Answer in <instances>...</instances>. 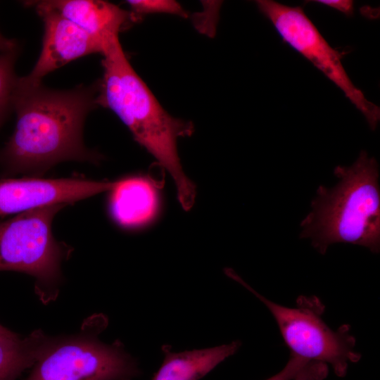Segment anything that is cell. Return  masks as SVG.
<instances>
[{"instance_id":"6da1fadb","label":"cell","mask_w":380,"mask_h":380,"mask_svg":"<svg viewBox=\"0 0 380 380\" xmlns=\"http://www.w3.org/2000/svg\"><path fill=\"white\" fill-rule=\"evenodd\" d=\"M98 89L99 83L53 90L18 77L12 96L15 129L1 156L7 171L37 176L62 161L99 162L101 156L87 148L82 139Z\"/></svg>"},{"instance_id":"7a4b0ae2","label":"cell","mask_w":380,"mask_h":380,"mask_svg":"<svg viewBox=\"0 0 380 380\" xmlns=\"http://www.w3.org/2000/svg\"><path fill=\"white\" fill-rule=\"evenodd\" d=\"M102 66L96 104L114 112L134 139L167 171L181 206L190 210L196 187L182 169L177 141L193 134L192 122L172 117L161 106L132 67L119 39L103 55Z\"/></svg>"},{"instance_id":"3957f363","label":"cell","mask_w":380,"mask_h":380,"mask_svg":"<svg viewBox=\"0 0 380 380\" xmlns=\"http://www.w3.org/2000/svg\"><path fill=\"white\" fill-rule=\"evenodd\" d=\"M338 182L332 188L319 185L312 210L300 222V238L310 239L321 254L336 243L355 244L372 253L380 251L379 167L362 151L350 166L338 165Z\"/></svg>"},{"instance_id":"277c9868","label":"cell","mask_w":380,"mask_h":380,"mask_svg":"<svg viewBox=\"0 0 380 380\" xmlns=\"http://www.w3.org/2000/svg\"><path fill=\"white\" fill-rule=\"evenodd\" d=\"M107 319L99 315L80 332L49 337L27 380H133L140 374L137 361L120 342H101L98 334Z\"/></svg>"},{"instance_id":"5b68a950","label":"cell","mask_w":380,"mask_h":380,"mask_svg":"<svg viewBox=\"0 0 380 380\" xmlns=\"http://www.w3.org/2000/svg\"><path fill=\"white\" fill-rule=\"evenodd\" d=\"M226 274L245 286L269 310L291 354L331 366L336 376H346L350 364L360 360L355 338L348 325L330 328L322 319L324 306L317 297L302 296L289 308L268 300L252 289L232 270Z\"/></svg>"},{"instance_id":"8992f818","label":"cell","mask_w":380,"mask_h":380,"mask_svg":"<svg viewBox=\"0 0 380 380\" xmlns=\"http://www.w3.org/2000/svg\"><path fill=\"white\" fill-rule=\"evenodd\" d=\"M66 205H54L19 213L0 222V270L25 272L35 277L40 297L57 293L64 248L52 234V222Z\"/></svg>"},{"instance_id":"52a82bcc","label":"cell","mask_w":380,"mask_h":380,"mask_svg":"<svg viewBox=\"0 0 380 380\" xmlns=\"http://www.w3.org/2000/svg\"><path fill=\"white\" fill-rule=\"evenodd\" d=\"M256 4L282 39L334 82L374 130L380 119L379 108L367 100L350 79L341 62L343 52L329 45L300 7L272 0H259Z\"/></svg>"},{"instance_id":"ba28073f","label":"cell","mask_w":380,"mask_h":380,"mask_svg":"<svg viewBox=\"0 0 380 380\" xmlns=\"http://www.w3.org/2000/svg\"><path fill=\"white\" fill-rule=\"evenodd\" d=\"M113 182L77 178L1 179L0 215L68 205L109 191Z\"/></svg>"},{"instance_id":"9c48e42d","label":"cell","mask_w":380,"mask_h":380,"mask_svg":"<svg viewBox=\"0 0 380 380\" xmlns=\"http://www.w3.org/2000/svg\"><path fill=\"white\" fill-rule=\"evenodd\" d=\"M41 16L44 27L39 57L30 75V83H42L48 73L80 57L105 53L103 46L89 34L57 12L26 1Z\"/></svg>"},{"instance_id":"30bf717a","label":"cell","mask_w":380,"mask_h":380,"mask_svg":"<svg viewBox=\"0 0 380 380\" xmlns=\"http://www.w3.org/2000/svg\"><path fill=\"white\" fill-rule=\"evenodd\" d=\"M33 2L57 12L75 24L99 42L105 53L119 39V32L128 22L133 20L130 12L105 1L46 0Z\"/></svg>"},{"instance_id":"8fae6325","label":"cell","mask_w":380,"mask_h":380,"mask_svg":"<svg viewBox=\"0 0 380 380\" xmlns=\"http://www.w3.org/2000/svg\"><path fill=\"white\" fill-rule=\"evenodd\" d=\"M109 208L120 225L134 228L145 225L158 212L160 198L156 185L146 176H132L113 182L109 190Z\"/></svg>"},{"instance_id":"7c38bea8","label":"cell","mask_w":380,"mask_h":380,"mask_svg":"<svg viewBox=\"0 0 380 380\" xmlns=\"http://www.w3.org/2000/svg\"><path fill=\"white\" fill-rule=\"evenodd\" d=\"M241 342L233 341L221 346L179 353L163 346V363L151 380H199L218 365L233 355Z\"/></svg>"},{"instance_id":"4fadbf2b","label":"cell","mask_w":380,"mask_h":380,"mask_svg":"<svg viewBox=\"0 0 380 380\" xmlns=\"http://www.w3.org/2000/svg\"><path fill=\"white\" fill-rule=\"evenodd\" d=\"M49 336L37 330L21 338L13 333L0 336V380H15L39 358Z\"/></svg>"},{"instance_id":"5bb4252c","label":"cell","mask_w":380,"mask_h":380,"mask_svg":"<svg viewBox=\"0 0 380 380\" xmlns=\"http://www.w3.org/2000/svg\"><path fill=\"white\" fill-rule=\"evenodd\" d=\"M327 374V365L291 354L284 367L266 380H323Z\"/></svg>"},{"instance_id":"9a60e30c","label":"cell","mask_w":380,"mask_h":380,"mask_svg":"<svg viewBox=\"0 0 380 380\" xmlns=\"http://www.w3.org/2000/svg\"><path fill=\"white\" fill-rule=\"evenodd\" d=\"M17 49L0 52V127L12 108V96L17 77L14 72V63Z\"/></svg>"},{"instance_id":"2e32d148","label":"cell","mask_w":380,"mask_h":380,"mask_svg":"<svg viewBox=\"0 0 380 380\" xmlns=\"http://www.w3.org/2000/svg\"><path fill=\"white\" fill-rule=\"evenodd\" d=\"M131 8L133 20L139 16L150 13H168L182 18H187L188 14L181 5L172 0H129L127 1Z\"/></svg>"},{"instance_id":"e0dca14e","label":"cell","mask_w":380,"mask_h":380,"mask_svg":"<svg viewBox=\"0 0 380 380\" xmlns=\"http://www.w3.org/2000/svg\"><path fill=\"white\" fill-rule=\"evenodd\" d=\"M317 3L336 9L345 15H351L353 13V1L348 0H320Z\"/></svg>"},{"instance_id":"ac0fdd59","label":"cell","mask_w":380,"mask_h":380,"mask_svg":"<svg viewBox=\"0 0 380 380\" xmlns=\"http://www.w3.org/2000/svg\"><path fill=\"white\" fill-rule=\"evenodd\" d=\"M18 49L16 43L12 40L4 37L0 33V52H8Z\"/></svg>"},{"instance_id":"d6986e66","label":"cell","mask_w":380,"mask_h":380,"mask_svg":"<svg viewBox=\"0 0 380 380\" xmlns=\"http://www.w3.org/2000/svg\"><path fill=\"white\" fill-rule=\"evenodd\" d=\"M13 332L7 329L0 324V336H8L12 334Z\"/></svg>"}]
</instances>
